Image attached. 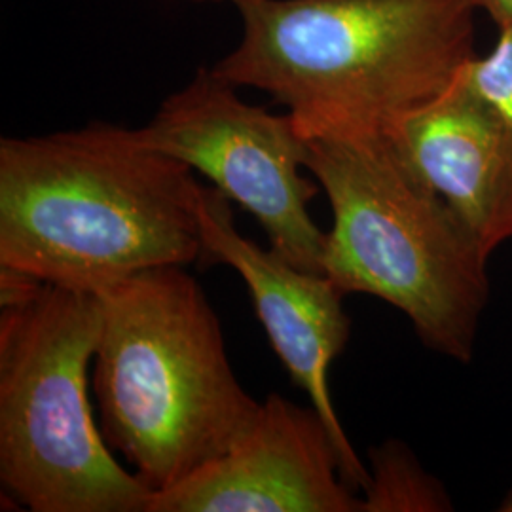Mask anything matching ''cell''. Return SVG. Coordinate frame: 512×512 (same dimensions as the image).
<instances>
[{
    "label": "cell",
    "mask_w": 512,
    "mask_h": 512,
    "mask_svg": "<svg viewBox=\"0 0 512 512\" xmlns=\"http://www.w3.org/2000/svg\"><path fill=\"white\" fill-rule=\"evenodd\" d=\"M203 184L105 122L0 139V266L86 293L202 258Z\"/></svg>",
    "instance_id": "6da1fadb"
},
{
    "label": "cell",
    "mask_w": 512,
    "mask_h": 512,
    "mask_svg": "<svg viewBox=\"0 0 512 512\" xmlns=\"http://www.w3.org/2000/svg\"><path fill=\"white\" fill-rule=\"evenodd\" d=\"M471 0H251L211 69L287 107L308 141L387 133L475 59Z\"/></svg>",
    "instance_id": "7a4b0ae2"
},
{
    "label": "cell",
    "mask_w": 512,
    "mask_h": 512,
    "mask_svg": "<svg viewBox=\"0 0 512 512\" xmlns=\"http://www.w3.org/2000/svg\"><path fill=\"white\" fill-rule=\"evenodd\" d=\"M93 395L103 439L152 494L222 458L262 403L239 384L219 317L184 266L103 287Z\"/></svg>",
    "instance_id": "3957f363"
},
{
    "label": "cell",
    "mask_w": 512,
    "mask_h": 512,
    "mask_svg": "<svg viewBox=\"0 0 512 512\" xmlns=\"http://www.w3.org/2000/svg\"><path fill=\"white\" fill-rule=\"evenodd\" d=\"M304 167L325 190V275L344 294L403 311L421 344L469 363L488 304L490 256L387 133L308 139Z\"/></svg>",
    "instance_id": "277c9868"
},
{
    "label": "cell",
    "mask_w": 512,
    "mask_h": 512,
    "mask_svg": "<svg viewBox=\"0 0 512 512\" xmlns=\"http://www.w3.org/2000/svg\"><path fill=\"white\" fill-rule=\"evenodd\" d=\"M95 293L42 283L0 315V480L33 512H147L152 492L93 420Z\"/></svg>",
    "instance_id": "5b68a950"
},
{
    "label": "cell",
    "mask_w": 512,
    "mask_h": 512,
    "mask_svg": "<svg viewBox=\"0 0 512 512\" xmlns=\"http://www.w3.org/2000/svg\"><path fill=\"white\" fill-rule=\"evenodd\" d=\"M139 133L249 211L277 255L304 272L325 275L327 234L308 211L319 183L300 173L308 141L289 112L249 105L213 69H200L165 97Z\"/></svg>",
    "instance_id": "8992f818"
},
{
    "label": "cell",
    "mask_w": 512,
    "mask_h": 512,
    "mask_svg": "<svg viewBox=\"0 0 512 512\" xmlns=\"http://www.w3.org/2000/svg\"><path fill=\"white\" fill-rule=\"evenodd\" d=\"M198 217L203 258L241 275L275 355L327 421L346 484L363 492L370 473L338 420L329 385L330 366L346 349L351 332L346 294L327 275L304 272L272 247L262 249L245 238L236 226L232 202L219 188L203 186Z\"/></svg>",
    "instance_id": "52a82bcc"
},
{
    "label": "cell",
    "mask_w": 512,
    "mask_h": 512,
    "mask_svg": "<svg viewBox=\"0 0 512 512\" xmlns=\"http://www.w3.org/2000/svg\"><path fill=\"white\" fill-rule=\"evenodd\" d=\"M147 512H361L325 418L272 393L228 454L150 495Z\"/></svg>",
    "instance_id": "ba28073f"
},
{
    "label": "cell",
    "mask_w": 512,
    "mask_h": 512,
    "mask_svg": "<svg viewBox=\"0 0 512 512\" xmlns=\"http://www.w3.org/2000/svg\"><path fill=\"white\" fill-rule=\"evenodd\" d=\"M463 73L387 135L492 256L512 239V126Z\"/></svg>",
    "instance_id": "9c48e42d"
},
{
    "label": "cell",
    "mask_w": 512,
    "mask_h": 512,
    "mask_svg": "<svg viewBox=\"0 0 512 512\" xmlns=\"http://www.w3.org/2000/svg\"><path fill=\"white\" fill-rule=\"evenodd\" d=\"M370 478L361 495V512L454 511L439 478L429 475L401 440H385L368 450Z\"/></svg>",
    "instance_id": "30bf717a"
},
{
    "label": "cell",
    "mask_w": 512,
    "mask_h": 512,
    "mask_svg": "<svg viewBox=\"0 0 512 512\" xmlns=\"http://www.w3.org/2000/svg\"><path fill=\"white\" fill-rule=\"evenodd\" d=\"M465 80L512 126V23L499 27V40L486 57L465 67Z\"/></svg>",
    "instance_id": "8fae6325"
},
{
    "label": "cell",
    "mask_w": 512,
    "mask_h": 512,
    "mask_svg": "<svg viewBox=\"0 0 512 512\" xmlns=\"http://www.w3.org/2000/svg\"><path fill=\"white\" fill-rule=\"evenodd\" d=\"M475 8L484 10L494 19L497 27L512 23V0H471Z\"/></svg>",
    "instance_id": "7c38bea8"
},
{
    "label": "cell",
    "mask_w": 512,
    "mask_h": 512,
    "mask_svg": "<svg viewBox=\"0 0 512 512\" xmlns=\"http://www.w3.org/2000/svg\"><path fill=\"white\" fill-rule=\"evenodd\" d=\"M169 2H200V4H232L234 8H243L251 0H169Z\"/></svg>",
    "instance_id": "4fadbf2b"
},
{
    "label": "cell",
    "mask_w": 512,
    "mask_h": 512,
    "mask_svg": "<svg viewBox=\"0 0 512 512\" xmlns=\"http://www.w3.org/2000/svg\"><path fill=\"white\" fill-rule=\"evenodd\" d=\"M497 511L499 512H512V488L507 492V495L503 497V501L499 503V507H497Z\"/></svg>",
    "instance_id": "5bb4252c"
}]
</instances>
